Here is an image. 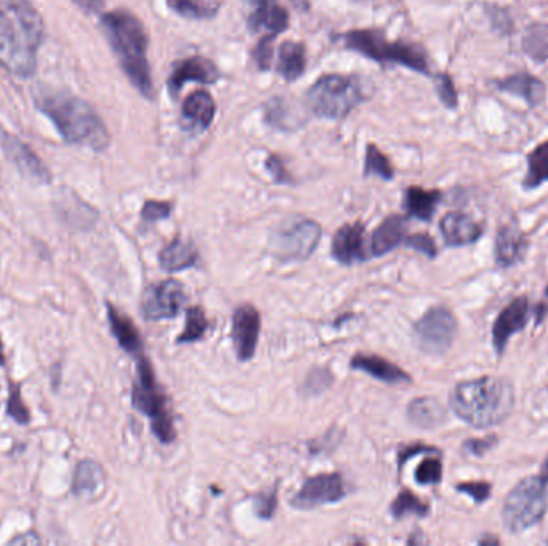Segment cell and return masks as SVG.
I'll return each instance as SVG.
<instances>
[{
  "instance_id": "cell-1",
  "label": "cell",
  "mask_w": 548,
  "mask_h": 546,
  "mask_svg": "<svg viewBox=\"0 0 548 546\" xmlns=\"http://www.w3.org/2000/svg\"><path fill=\"white\" fill-rule=\"evenodd\" d=\"M44 18L31 0H0V66L20 79L36 74Z\"/></svg>"
},
{
  "instance_id": "cell-2",
  "label": "cell",
  "mask_w": 548,
  "mask_h": 546,
  "mask_svg": "<svg viewBox=\"0 0 548 546\" xmlns=\"http://www.w3.org/2000/svg\"><path fill=\"white\" fill-rule=\"evenodd\" d=\"M34 101L68 145L87 146L97 153L108 148L105 122L87 101L68 90L53 87L37 89Z\"/></svg>"
},
{
  "instance_id": "cell-3",
  "label": "cell",
  "mask_w": 548,
  "mask_h": 546,
  "mask_svg": "<svg viewBox=\"0 0 548 546\" xmlns=\"http://www.w3.org/2000/svg\"><path fill=\"white\" fill-rule=\"evenodd\" d=\"M100 23L130 84L143 97L153 100L154 84L148 61V36L142 21L129 10L119 9L105 13Z\"/></svg>"
},
{
  "instance_id": "cell-4",
  "label": "cell",
  "mask_w": 548,
  "mask_h": 546,
  "mask_svg": "<svg viewBox=\"0 0 548 546\" xmlns=\"http://www.w3.org/2000/svg\"><path fill=\"white\" fill-rule=\"evenodd\" d=\"M451 409L473 428H491L512 414L515 393L504 378L483 377L459 383L452 390Z\"/></svg>"
},
{
  "instance_id": "cell-5",
  "label": "cell",
  "mask_w": 548,
  "mask_h": 546,
  "mask_svg": "<svg viewBox=\"0 0 548 546\" xmlns=\"http://www.w3.org/2000/svg\"><path fill=\"white\" fill-rule=\"evenodd\" d=\"M372 97V89L358 76L327 74L307 93L308 106L319 117L343 119Z\"/></svg>"
},
{
  "instance_id": "cell-6",
  "label": "cell",
  "mask_w": 548,
  "mask_h": 546,
  "mask_svg": "<svg viewBox=\"0 0 548 546\" xmlns=\"http://www.w3.org/2000/svg\"><path fill=\"white\" fill-rule=\"evenodd\" d=\"M345 47L382 65H399L416 73L430 74L427 53L417 44L388 41L379 29H355L343 34Z\"/></svg>"
},
{
  "instance_id": "cell-7",
  "label": "cell",
  "mask_w": 548,
  "mask_h": 546,
  "mask_svg": "<svg viewBox=\"0 0 548 546\" xmlns=\"http://www.w3.org/2000/svg\"><path fill=\"white\" fill-rule=\"evenodd\" d=\"M138 380L133 385L132 402L135 409L150 418L151 428L156 438L164 444L174 441L175 426L170 414L167 399L156 382L150 359L138 356Z\"/></svg>"
},
{
  "instance_id": "cell-8",
  "label": "cell",
  "mask_w": 548,
  "mask_h": 546,
  "mask_svg": "<svg viewBox=\"0 0 548 546\" xmlns=\"http://www.w3.org/2000/svg\"><path fill=\"white\" fill-rule=\"evenodd\" d=\"M548 508L547 482L531 476L507 495L502 510L505 527L513 534L531 529L542 521Z\"/></svg>"
},
{
  "instance_id": "cell-9",
  "label": "cell",
  "mask_w": 548,
  "mask_h": 546,
  "mask_svg": "<svg viewBox=\"0 0 548 546\" xmlns=\"http://www.w3.org/2000/svg\"><path fill=\"white\" fill-rule=\"evenodd\" d=\"M321 226L313 220L291 221L274 233L271 250L281 261L307 260L321 241Z\"/></svg>"
},
{
  "instance_id": "cell-10",
  "label": "cell",
  "mask_w": 548,
  "mask_h": 546,
  "mask_svg": "<svg viewBox=\"0 0 548 546\" xmlns=\"http://www.w3.org/2000/svg\"><path fill=\"white\" fill-rule=\"evenodd\" d=\"M457 334V321L454 314L436 306L416 324L417 342L422 351L428 354H444L452 346Z\"/></svg>"
},
{
  "instance_id": "cell-11",
  "label": "cell",
  "mask_w": 548,
  "mask_h": 546,
  "mask_svg": "<svg viewBox=\"0 0 548 546\" xmlns=\"http://www.w3.org/2000/svg\"><path fill=\"white\" fill-rule=\"evenodd\" d=\"M185 287L174 279L162 281L146 290L142 311L148 321L175 318L185 305Z\"/></svg>"
},
{
  "instance_id": "cell-12",
  "label": "cell",
  "mask_w": 548,
  "mask_h": 546,
  "mask_svg": "<svg viewBox=\"0 0 548 546\" xmlns=\"http://www.w3.org/2000/svg\"><path fill=\"white\" fill-rule=\"evenodd\" d=\"M345 495L347 487L340 474H318L303 484L302 489L292 500V505L299 510H311L321 505L339 502Z\"/></svg>"
},
{
  "instance_id": "cell-13",
  "label": "cell",
  "mask_w": 548,
  "mask_h": 546,
  "mask_svg": "<svg viewBox=\"0 0 548 546\" xmlns=\"http://www.w3.org/2000/svg\"><path fill=\"white\" fill-rule=\"evenodd\" d=\"M0 146L23 177L34 181L37 185H49L52 181V173L42 162L41 157L37 156L33 149L23 143L20 138L5 132L2 127H0Z\"/></svg>"
},
{
  "instance_id": "cell-14",
  "label": "cell",
  "mask_w": 548,
  "mask_h": 546,
  "mask_svg": "<svg viewBox=\"0 0 548 546\" xmlns=\"http://www.w3.org/2000/svg\"><path fill=\"white\" fill-rule=\"evenodd\" d=\"M289 13L279 0H247L250 33L276 37L289 28Z\"/></svg>"
},
{
  "instance_id": "cell-15",
  "label": "cell",
  "mask_w": 548,
  "mask_h": 546,
  "mask_svg": "<svg viewBox=\"0 0 548 546\" xmlns=\"http://www.w3.org/2000/svg\"><path fill=\"white\" fill-rule=\"evenodd\" d=\"M220 77H222V73L215 66L214 61L201 57V55H194V57H188L175 63L167 87H169L170 95L175 98L178 97V93L182 92L183 87L190 84V82L215 84Z\"/></svg>"
},
{
  "instance_id": "cell-16",
  "label": "cell",
  "mask_w": 548,
  "mask_h": 546,
  "mask_svg": "<svg viewBox=\"0 0 548 546\" xmlns=\"http://www.w3.org/2000/svg\"><path fill=\"white\" fill-rule=\"evenodd\" d=\"M231 335L239 361L254 358L260 337V313L255 306L242 305L234 311Z\"/></svg>"
},
{
  "instance_id": "cell-17",
  "label": "cell",
  "mask_w": 548,
  "mask_h": 546,
  "mask_svg": "<svg viewBox=\"0 0 548 546\" xmlns=\"http://www.w3.org/2000/svg\"><path fill=\"white\" fill-rule=\"evenodd\" d=\"M529 321V300L518 297L497 316L492 327V343L497 354L504 353L505 346L512 335L518 334Z\"/></svg>"
},
{
  "instance_id": "cell-18",
  "label": "cell",
  "mask_w": 548,
  "mask_h": 546,
  "mask_svg": "<svg viewBox=\"0 0 548 546\" xmlns=\"http://www.w3.org/2000/svg\"><path fill=\"white\" fill-rule=\"evenodd\" d=\"M441 234L449 247H464L483 236V226L465 213L451 212L440 223Z\"/></svg>"
},
{
  "instance_id": "cell-19",
  "label": "cell",
  "mask_w": 548,
  "mask_h": 546,
  "mask_svg": "<svg viewBox=\"0 0 548 546\" xmlns=\"http://www.w3.org/2000/svg\"><path fill=\"white\" fill-rule=\"evenodd\" d=\"M332 255L343 265H351L367 258L364 245V226L361 223L345 225L335 233L332 241Z\"/></svg>"
},
{
  "instance_id": "cell-20",
  "label": "cell",
  "mask_w": 548,
  "mask_h": 546,
  "mask_svg": "<svg viewBox=\"0 0 548 546\" xmlns=\"http://www.w3.org/2000/svg\"><path fill=\"white\" fill-rule=\"evenodd\" d=\"M526 237L520 229L513 225H505L497 231L496 237V263L502 268L515 266L523 260L526 253Z\"/></svg>"
},
{
  "instance_id": "cell-21",
  "label": "cell",
  "mask_w": 548,
  "mask_h": 546,
  "mask_svg": "<svg viewBox=\"0 0 548 546\" xmlns=\"http://www.w3.org/2000/svg\"><path fill=\"white\" fill-rule=\"evenodd\" d=\"M106 310H108V321L109 326H111V332H113L122 350L125 353L132 354V356H142V335L138 332L135 324L125 314H122L121 311L116 310L111 303H106Z\"/></svg>"
},
{
  "instance_id": "cell-22",
  "label": "cell",
  "mask_w": 548,
  "mask_h": 546,
  "mask_svg": "<svg viewBox=\"0 0 548 546\" xmlns=\"http://www.w3.org/2000/svg\"><path fill=\"white\" fill-rule=\"evenodd\" d=\"M351 369L363 370V372L377 378L380 382H411V377L404 370L399 369L395 364H391L387 359L380 358V356H371V354H356L355 358L351 359Z\"/></svg>"
},
{
  "instance_id": "cell-23",
  "label": "cell",
  "mask_w": 548,
  "mask_h": 546,
  "mask_svg": "<svg viewBox=\"0 0 548 546\" xmlns=\"http://www.w3.org/2000/svg\"><path fill=\"white\" fill-rule=\"evenodd\" d=\"M497 87L502 92L512 93L516 97L523 98L529 106L540 105L545 100V92H547L544 82L529 73H518L505 77L502 81L497 82Z\"/></svg>"
},
{
  "instance_id": "cell-24",
  "label": "cell",
  "mask_w": 548,
  "mask_h": 546,
  "mask_svg": "<svg viewBox=\"0 0 548 546\" xmlns=\"http://www.w3.org/2000/svg\"><path fill=\"white\" fill-rule=\"evenodd\" d=\"M407 417L412 425L422 430H435L448 420V414L438 399L417 398L407 407Z\"/></svg>"
},
{
  "instance_id": "cell-25",
  "label": "cell",
  "mask_w": 548,
  "mask_h": 546,
  "mask_svg": "<svg viewBox=\"0 0 548 546\" xmlns=\"http://www.w3.org/2000/svg\"><path fill=\"white\" fill-rule=\"evenodd\" d=\"M215 100L210 93L206 90H198V92L191 93L186 97L185 103H183L182 116L188 124L198 129H209L212 122H214Z\"/></svg>"
},
{
  "instance_id": "cell-26",
  "label": "cell",
  "mask_w": 548,
  "mask_h": 546,
  "mask_svg": "<svg viewBox=\"0 0 548 546\" xmlns=\"http://www.w3.org/2000/svg\"><path fill=\"white\" fill-rule=\"evenodd\" d=\"M407 237L406 218L393 215L383 221L379 228L375 229L372 236V253L374 255H385L399 245L404 244Z\"/></svg>"
},
{
  "instance_id": "cell-27",
  "label": "cell",
  "mask_w": 548,
  "mask_h": 546,
  "mask_svg": "<svg viewBox=\"0 0 548 546\" xmlns=\"http://www.w3.org/2000/svg\"><path fill=\"white\" fill-rule=\"evenodd\" d=\"M278 73L284 81L295 82L307 69V47L302 42L286 41L279 47Z\"/></svg>"
},
{
  "instance_id": "cell-28",
  "label": "cell",
  "mask_w": 548,
  "mask_h": 546,
  "mask_svg": "<svg viewBox=\"0 0 548 546\" xmlns=\"http://www.w3.org/2000/svg\"><path fill=\"white\" fill-rule=\"evenodd\" d=\"M105 484V471L95 460L77 463L73 476V494L76 497H92Z\"/></svg>"
},
{
  "instance_id": "cell-29",
  "label": "cell",
  "mask_w": 548,
  "mask_h": 546,
  "mask_svg": "<svg viewBox=\"0 0 548 546\" xmlns=\"http://www.w3.org/2000/svg\"><path fill=\"white\" fill-rule=\"evenodd\" d=\"M440 201V191H427V189L419 188V186H411V188H407L404 205H406V210L411 217H416L417 220L430 221Z\"/></svg>"
},
{
  "instance_id": "cell-30",
  "label": "cell",
  "mask_w": 548,
  "mask_h": 546,
  "mask_svg": "<svg viewBox=\"0 0 548 546\" xmlns=\"http://www.w3.org/2000/svg\"><path fill=\"white\" fill-rule=\"evenodd\" d=\"M162 268L167 269L170 273L182 271V269L191 268L198 260V250L191 242L183 241V239H175L170 242L166 249L162 250L159 255Z\"/></svg>"
},
{
  "instance_id": "cell-31",
  "label": "cell",
  "mask_w": 548,
  "mask_h": 546,
  "mask_svg": "<svg viewBox=\"0 0 548 546\" xmlns=\"http://www.w3.org/2000/svg\"><path fill=\"white\" fill-rule=\"evenodd\" d=\"M222 0H167L172 12L186 20H210L222 9Z\"/></svg>"
},
{
  "instance_id": "cell-32",
  "label": "cell",
  "mask_w": 548,
  "mask_h": 546,
  "mask_svg": "<svg viewBox=\"0 0 548 546\" xmlns=\"http://www.w3.org/2000/svg\"><path fill=\"white\" fill-rule=\"evenodd\" d=\"M265 121L276 129H297L302 121L286 98H271L265 105Z\"/></svg>"
},
{
  "instance_id": "cell-33",
  "label": "cell",
  "mask_w": 548,
  "mask_h": 546,
  "mask_svg": "<svg viewBox=\"0 0 548 546\" xmlns=\"http://www.w3.org/2000/svg\"><path fill=\"white\" fill-rule=\"evenodd\" d=\"M523 50L529 58L544 63L548 60V23L529 25L523 34Z\"/></svg>"
},
{
  "instance_id": "cell-34",
  "label": "cell",
  "mask_w": 548,
  "mask_h": 546,
  "mask_svg": "<svg viewBox=\"0 0 548 546\" xmlns=\"http://www.w3.org/2000/svg\"><path fill=\"white\" fill-rule=\"evenodd\" d=\"M545 181H548V141L529 154L528 175L524 178L523 186L526 189H536Z\"/></svg>"
},
{
  "instance_id": "cell-35",
  "label": "cell",
  "mask_w": 548,
  "mask_h": 546,
  "mask_svg": "<svg viewBox=\"0 0 548 546\" xmlns=\"http://www.w3.org/2000/svg\"><path fill=\"white\" fill-rule=\"evenodd\" d=\"M371 175L387 181L393 180V177H395V170H393L390 159L375 145H367L366 148L364 177H371Z\"/></svg>"
},
{
  "instance_id": "cell-36",
  "label": "cell",
  "mask_w": 548,
  "mask_h": 546,
  "mask_svg": "<svg viewBox=\"0 0 548 546\" xmlns=\"http://www.w3.org/2000/svg\"><path fill=\"white\" fill-rule=\"evenodd\" d=\"M428 508L427 503L422 502L416 494H412L411 490H401L398 497L395 498V502L391 503V514L395 518H403L407 514H416L420 518L427 516Z\"/></svg>"
},
{
  "instance_id": "cell-37",
  "label": "cell",
  "mask_w": 548,
  "mask_h": 546,
  "mask_svg": "<svg viewBox=\"0 0 548 546\" xmlns=\"http://www.w3.org/2000/svg\"><path fill=\"white\" fill-rule=\"evenodd\" d=\"M207 327H209V321H207L206 314L199 306H193L186 311L185 330L178 337V343L198 342L206 334Z\"/></svg>"
},
{
  "instance_id": "cell-38",
  "label": "cell",
  "mask_w": 548,
  "mask_h": 546,
  "mask_svg": "<svg viewBox=\"0 0 548 546\" xmlns=\"http://www.w3.org/2000/svg\"><path fill=\"white\" fill-rule=\"evenodd\" d=\"M7 414L20 423V425H28L31 422V414L26 409L25 402L21 399V385L17 382H9V399H7Z\"/></svg>"
},
{
  "instance_id": "cell-39",
  "label": "cell",
  "mask_w": 548,
  "mask_h": 546,
  "mask_svg": "<svg viewBox=\"0 0 548 546\" xmlns=\"http://www.w3.org/2000/svg\"><path fill=\"white\" fill-rule=\"evenodd\" d=\"M443 478V465L438 458H425L416 471V481L422 486L438 484Z\"/></svg>"
},
{
  "instance_id": "cell-40",
  "label": "cell",
  "mask_w": 548,
  "mask_h": 546,
  "mask_svg": "<svg viewBox=\"0 0 548 546\" xmlns=\"http://www.w3.org/2000/svg\"><path fill=\"white\" fill-rule=\"evenodd\" d=\"M435 85L438 97L443 101L444 106L449 109L456 108L459 97H457L456 87H454L451 76L449 74H438L435 77Z\"/></svg>"
},
{
  "instance_id": "cell-41",
  "label": "cell",
  "mask_w": 548,
  "mask_h": 546,
  "mask_svg": "<svg viewBox=\"0 0 548 546\" xmlns=\"http://www.w3.org/2000/svg\"><path fill=\"white\" fill-rule=\"evenodd\" d=\"M172 212L170 202L146 201L142 209V218L146 223H156L159 220H166Z\"/></svg>"
},
{
  "instance_id": "cell-42",
  "label": "cell",
  "mask_w": 548,
  "mask_h": 546,
  "mask_svg": "<svg viewBox=\"0 0 548 546\" xmlns=\"http://www.w3.org/2000/svg\"><path fill=\"white\" fill-rule=\"evenodd\" d=\"M273 41L274 37H262L254 50V58L260 71H268L273 63Z\"/></svg>"
},
{
  "instance_id": "cell-43",
  "label": "cell",
  "mask_w": 548,
  "mask_h": 546,
  "mask_svg": "<svg viewBox=\"0 0 548 546\" xmlns=\"http://www.w3.org/2000/svg\"><path fill=\"white\" fill-rule=\"evenodd\" d=\"M462 494L470 495L476 503H484L491 497V484L489 482H464L456 487Z\"/></svg>"
},
{
  "instance_id": "cell-44",
  "label": "cell",
  "mask_w": 548,
  "mask_h": 546,
  "mask_svg": "<svg viewBox=\"0 0 548 546\" xmlns=\"http://www.w3.org/2000/svg\"><path fill=\"white\" fill-rule=\"evenodd\" d=\"M404 244L417 250V252L424 253L428 258L436 257L435 241L428 234H416V236L406 237Z\"/></svg>"
},
{
  "instance_id": "cell-45",
  "label": "cell",
  "mask_w": 548,
  "mask_h": 546,
  "mask_svg": "<svg viewBox=\"0 0 548 546\" xmlns=\"http://www.w3.org/2000/svg\"><path fill=\"white\" fill-rule=\"evenodd\" d=\"M276 502H278L276 490H273L271 494L257 495L255 497V511H257L260 518H273L274 511H276Z\"/></svg>"
},
{
  "instance_id": "cell-46",
  "label": "cell",
  "mask_w": 548,
  "mask_h": 546,
  "mask_svg": "<svg viewBox=\"0 0 548 546\" xmlns=\"http://www.w3.org/2000/svg\"><path fill=\"white\" fill-rule=\"evenodd\" d=\"M266 170L270 172L271 177L276 183H291L292 178L286 170V165L276 154H271L266 161Z\"/></svg>"
},
{
  "instance_id": "cell-47",
  "label": "cell",
  "mask_w": 548,
  "mask_h": 546,
  "mask_svg": "<svg viewBox=\"0 0 548 546\" xmlns=\"http://www.w3.org/2000/svg\"><path fill=\"white\" fill-rule=\"evenodd\" d=\"M332 383V375L327 370H313L310 377L305 383V390L308 393H318V391L326 390L327 386Z\"/></svg>"
},
{
  "instance_id": "cell-48",
  "label": "cell",
  "mask_w": 548,
  "mask_h": 546,
  "mask_svg": "<svg viewBox=\"0 0 548 546\" xmlns=\"http://www.w3.org/2000/svg\"><path fill=\"white\" fill-rule=\"evenodd\" d=\"M496 436H489V438L483 439H468L464 444V449L468 454L476 455V457H483L488 450L496 446Z\"/></svg>"
},
{
  "instance_id": "cell-49",
  "label": "cell",
  "mask_w": 548,
  "mask_h": 546,
  "mask_svg": "<svg viewBox=\"0 0 548 546\" xmlns=\"http://www.w3.org/2000/svg\"><path fill=\"white\" fill-rule=\"evenodd\" d=\"M492 9V7H491ZM494 13L489 12V17H491L492 20V26L494 28L499 29L500 33L507 34L510 33V29H512V23H510V20H508L507 13L502 12V10L497 9V7H494Z\"/></svg>"
},
{
  "instance_id": "cell-50",
  "label": "cell",
  "mask_w": 548,
  "mask_h": 546,
  "mask_svg": "<svg viewBox=\"0 0 548 546\" xmlns=\"http://www.w3.org/2000/svg\"><path fill=\"white\" fill-rule=\"evenodd\" d=\"M74 4L79 5L84 12L98 13L103 7V0H74Z\"/></svg>"
},
{
  "instance_id": "cell-51",
  "label": "cell",
  "mask_w": 548,
  "mask_h": 546,
  "mask_svg": "<svg viewBox=\"0 0 548 546\" xmlns=\"http://www.w3.org/2000/svg\"><path fill=\"white\" fill-rule=\"evenodd\" d=\"M9 543L10 545H23V543L25 545H37V543H41V538H39V535L34 534V532H29V534L13 538Z\"/></svg>"
},
{
  "instance_id": "cell-52",
  "label": "cell",
  "mask_w": 548,
  "mask_h": 546,
  "mask_svg": "<svg viewBox=\"0 0 548 546\" xmlns=\"http://www.w3.org/2000/svg\"><path fill=\"white\" fill-rule=\"evenodd\" d=\"M547 314L548 306L545 305V303H540V305L536 306V310H534V316H536V326H539V324H542V322L545 321Z\"/></svg>"
},
{
  "instance_id": "cell-53",
  "label": "cell",
  "mask_w": 548,
  "mask_h": 546,
  "mask_svg": "<svg viewBox=\"0 0 548 546\" xmlns=\"http://www.w3.org/2000/svg\"><path fill=\"white\" fill-rule=\"evenodd\" d=\"M5 353H4V343H2V338H0V367L5 366Z\"/></svg>"
},
{
  "instance_id": "cell-54",
  "label": "cell",
  "mask_w": 548,
  "mask_h": 546,
  "mask_svg": "<svg viewBox=\"0 0 548 546\" xmlns=\"http://www.w3.org/2000/svg\"><path fill=\"white\" fill-rule=\"evenodd\" d=\"M540 478L544 479V481L548 484V458L547 462H545L544 466H542V473H540Z\"/></svg>"
},
{
  "instance_id": "cell-55",
  "label": "cell",
  "mask_w": 548,
  "mask_h": 546,
  "mask_svg": "<svg viewBox=\"0 0 548 546\" xmlns=\"http://www.w3.org/2000/svg\"><path fill=\"white\" fill-rule=\"evenodd\" d=\"M545 294H547V297H548V286H547V292H545Z\"/></svg>"
}]
</instances>
